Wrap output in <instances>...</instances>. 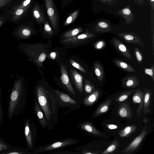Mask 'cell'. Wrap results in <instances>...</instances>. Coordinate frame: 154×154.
Masks as SVG:
<instances>
[{
	"label": "cell",
	"instance_id": "31",
	"mask_svg": "<svg viewBox=\"0 0 154 154\" xmlns=\"http://www.w3.org/2000/svg\"><path fill=\"white\" fill-rule=\"evenodd\" d=\"M136 90H133L124 92L118 95L116 98V101L118 103L123 102L127 99L132 93L135 92Z\"/></svg>",
	"mask_w": 154,
	"mask_h": 154
},
{
	"label": "cell",
	"instance_id": "24",
	"mask_svg": "<svg viewBox=\"0 0 154 154\" xmlns=\"http://www.w3.org/2000/svg\"><path fill=\"white\" fill-rule=\"evenodd\" d=\"M137 128V126L136 125H131L120 131L118 134L122 138L128 137L135 132Z\"/></svg>",
	"mask_w": 154,
	"mask_h": 154
},
{
	"label": "cell",
	"instance_id": "23",
	"mask_svg": "<svg viewBox=\"0 0 154 154\" xmlns=\"http://www.w3.org/2000/svg\"><path fill=\"white\" fill-rule=\"evenodd\" d=\"M100 94V91L95 90L89 94L83 101V104L86 106H91L97 100Z\"/></svg>",
	"mask_w": 154,
	"mask_h": 154
},
{
	"label": "cell",
	"instance_id": "27",
	"mask_svg": "<svg viewBox=\"0 0 154 154\" xmlns=\"http://www.w3.org/2000/svg\"><path fill=\"white\" fill-rule=\"evenodd\" d=\"M114 62L118 67L126 71L130 72H135V69L123 61L116 59L114 60Z\"/></svg>",
	"mask_w": 154,
	"mask_h": 154
},
{
	"label": "cell",
	"instance_id": "47",
	"mask_svg": "<svg viewBox=\"0 0 154 154\" xmlns=\"http://www.w3.org/2000/svg\"><path fill=\"white\" fill-rule=\"evenodd\" d=\"M106 126L108 128L110 129H114L118 128V126L114 124H107L106 125Z\"/></svg>",
	"mask_w": 154,
	"mask_h": 154
},
{
	"label": "cell",
	"instance_id": "10",
	"mask_svg": "<svg viewBox=\"0 0 154 154\" xmlns=\"http://www.w3.org/2000/svg\"><path fill=\"white\" fill-rule=\"evenodd\" d=\"M118 35L123 38L125 41L129 43L133 44L144 46L142 40L137 34L133 32H124L120 33Z\"/></svg>",
	"mask_w": 154,
	"mask_h": 154
},
{
	"label": "cell",
	"instance_id": "49",
	"mask_svg": "<svg viewBox=\"0 0 154 154\" xmlns=\"http://www.w3.org/2000/svg\"><path fill=\"white\" fill-rule=\"evenodd\" d=\"M57 53L55 52H51L50 54V58L52 59H55L56 58Z\"/></svg>",
	"mask_w": 154,
	"mask_h": 154
},
{
	"label": "cell",
	"instance_id": "8",
	"mask_svg": "<svg viewBox=\"0 0 154 154\" xmlns=\"http://www.w3.org/2000/svg\"><path fill=\"white\" fill-rule=\"evenodd\" d=\"M47 91L50 102L51 120L54 125L57 123L59 105L53 91L47 90Z\"/></svg>",
	"mask_w": 154,
	"mask_h": 154
},
{
	"label": "cell",
	"instance_id": "11",
	"mask_svg": "<svg viewBox=\"0 0 154 154\" xmlns=\"http://www.w3.org/2000/svg\"><path fill=\"white\" fill-rule=\"evenodd\" d=\"M61 75L60 79L66 89L71 94L74 96L76 94L69 80L68 73L64 65L60 64Z\"/></svg>",
	"mask_w": 154,
	"mask_h": 154
},
{
	"label": "cell",
	"instance_id": "38",
	"mask_svg": "<svg viewBox=\"0 0 154 154\" xmlns=\"http://www.w3.org/2000/svg\"><path fill=\"white\" fill-rule=\"evenodd\" d=\"M46 57V54L45 52L42 53L35 60V62L38 65H40L42 63L45 59Z\"/></svg>",
	"mask_w": 154,
	"mask_h": 154
},
{
	"label": "cell",
	"instance_id": "45",
	"mask_svg": "<svg viewBox=\"0 0 154 154\" xmlns=\"http://www.w3.org/2000/svg\"><path fill=\"white\" fill-rule=\"evenodd\" d=\"M1 88L0 85V122L1 120H2L3 116V112L2 109L1 104Z\"/></svg>",
	"mask_w": 154,
	"mask_h": 154
},
{
	"label": "cell",
	"instance_id": "39",
	"mask_svg": "<svg viewBox=\"0 0 154 154\" xmlns=\"http://www.w3.org/2000/svg\"><path fill=\"white\" fill-rule=\"evenodd\" d=\"M32 0H23L19 5L13 8V10L22 8L29 5Z\"/></svg>",
	"mask_w": 154,
	"mask_h": 154
},
{
	"label": "cell",
	"instance_id": "44",
	"mask_svg": "<svg viewBox=\"0 0 154 154\" xmlns=\"http://www.w3.org/2000/svg\"><path fill=\"white\" fill-rule=\"evenodd\" d=\"M12 1V0H0V8L6 6Z\"/></svg>",
	"mask_w": 154,
	"mask_h": 154
},
{
	"label": "cell",
	"instance_id": "41",
	"mask_svg": "<svg viewBox=\"0 0 154 154\" xmlns=\"http://www.w3.org/2000/svg\"><path fill=\"white\" fill-rule=\"evenodd\" d=\"M44 29L45 32L50 35H52L53 32L48 21H46L44 25Z\"/></svg>",
	"mask_w": 154,
	"mask_h": 154
},
{
	"label": "cell",
	"instance_id": "34",
	"mask_svg": "<svg viewBox=\"0 0 154 154\" xmlns=\"http://www.w3.org/2000/svg\"><path fill=\"white\" fill-rule=\"evenodd\" d=\"M96 89L94 85L88 80H85V90L86 95L89 94Z\"/></svg>",
	"mask_w": 154,
	"mask_h": 154
},
{
	"label": "cell",
	"instance_id": "26",
	"mask_svg": "<svg viewBox=\"0 0 154 154\" xmlns=\"http://www.w3.org/2000/svg\"><path fill=\"white\" fill-rule=\"evenodd\" d=\"M32 33V31L29 27L23 26L20 27L17 32V35L23 38H26L30 37Z\"/></svg>",
	"mask_w": 154,
	"mask_h": 154
},
{
	"label": "cell",
	"instance_id": "35",
	"mask_svg": "<svg viewBox=\"0 0 154 154\" xmlns=\"http://www.w3.org/2000/svg\"><path fill=\"white\" fill-rule=\"evenodd\" d=\"M3 154H32L34 153L31 152L28 150L20 149V150H13L8 152L1 153Z\"/></svg>",
	"mask_w": 154,
	"mask_h": 154
},
{
	"label": "cell",
	"instance_id": "14",
	"mask_svg": "<svg viewBox=\"0 0 154 154\" xmlns=\"http://www.w3.org/2000/svg\"><path fill=\"white\" fill-rule=\"evenodd\" d=\"M112 41L113 45L122 55L129 60H132L129 49L123 43L116 38H113Z\"/></svg>",
	"mask_w": 154,
	"mask_h": 154
},
{
	"label": "cell",
	"instance_id": "7",
	"mask_svg": "<svg viewBox=\"0 0 154 154\" xmlns=\"http://www.w3.org/2000/svg\"><path fill=\"white\" fill-rule=\"evenodd\" d=\"M147 125V123L139 135L122 151V153L125 154H130L137 149L148 132V130L146 129Z\"/></svg>",
	"mask_w": 154,
	"mask_h": 154
},
{
	"label": "cell",
	"instance_id": "46",
	"mask_svg": "<svg viewBox=\"0 0 154 154\" xmlns=\"http://www.w3.org/2000/svg\"><path fill=\"white\" fill-rule=\"evenodd\" d=\"M9 148V147L4 142L0 143V151L7 150Z\"/></svg>",
	"mask_w": 154,
	"mask_h": 154
},
{
	"label": "cell",
	"instance_id": "54",
	"mask_svg": "<svg viewBox=\"0 0 154 154\" xmlns=\"http://www.w3.org/2000/svg\"><path fill=\"white\" fill-rule=\"evenodd\" d=\"M3 142H4L3 141H2L0 140V143H3Z\"/></svg>",
	"mask_w": 154,
	"mask_h": 154
},
{
	"label": "cell",
	"instance_id": "33",
	"mask_svg": "<svg viewBox=\"0 0 154 154\" xmlns=\"http://www.w3.org/2000/svg\"><path fill=\"white\" fill-rule=\"evenodd\" d=\"M79 13V10H77L71 14L66 18L64 23V26H67L72 23L76 18Z\"/></svg>",
	"mask_w": 154,
	"mask_h": 154
},
{
	"label": "cell",
	"instance_id": "29",
	"mask_svg": "<svg viewBox=\"0 0 154 154\" xmlns=\"http://www.w3.org/2000/svg\"><path fill=\"white\" fill-rule=\"evenodd\" d=\"M119 141L115 140L101 153V154H112L116 151L119 145Z\"/></svg>",
	"mask_w": 154,
	"mask_h": 154
},
{
	"label": "cell",
	"instance_id": "28",
	"mask_svg": "<svg viewBox=\"0 0 154 154\" xmlns=\"http://www.w3.org/2000/svg\"><path fill=\"white\" fill-rule=\"evenodd\" d=\"M95 74L98 80L102 82L104 76V71L102 65L99 62H96L94 65Z\"/></svg>",
	"mask_w": 154,
	"mask_h": 154
},
{
	"label": "cell",
	"instance_id": "2",
	"mask_svg": "<svg viewBox=\"0 0 154 154\" xmlns=\"http://www.w3.org/2000/svg\"><path fill=\"white\" fill-rule=\"evenodd\" d=\"M35 97L40 106L47 122V128L52 129L54 125L51 119V111L50 100L47 90L42 85H38L35 89Z\"/></svg>",
	"mask_w": 154,
	"mask_h": 154
},
{
	"label": "cell",
	"instance_id": "43",
	"mask_svg": "<svg viewBox=\"0 0 154 154\" xmlns=\"http://www.w3.org/2000/svg\"><path fill=\"white\" fill-rule=\"evenodd\" d=\"M73 0H61V7L63 10L66 6L71 3Z\"/></svg>",
	"mask_w": 154,
	"mask_h": 154
},
{
	"label": "cell",
	"instance_id": "40",
	"mask_svg": "<svg viewBox=\"0 0 154 154\" xmlns=\"http://www.w3.org/2000/svg\"><path fill=\"white\" fill-rule=\"evenodd\" d=\"M134 53L137 62L140 64L143 59V56L140 50L137 48H135L134 49Z\"/></svg>",
	"mask_w": 154,
	"mask_h": 154
},
{
	"label": "cell",
	"instance_id": "6",
	"mask_svg": "<svg viewBox=\"0 0 154 154\" xmlns=\"http://www.w3.org/2000/svg\"><path fill=\"white\" fill-rule=\"evenodd\" d=\"M47 14L53 28L56 30L58 27V12L54 0H44Z\"/></svg>",
	"mask_w": 154,
	"mask_h": 154
},
{
	"label": "cell",
	"instance_id": "15",
	"mask_svg": "<svg viewBox=\"0 0 154 154\" xmlns=\"http://www.w3.org/2000/svg\"><path fill=\"white\" fill-rule=\"evenodd\" d=\"M70 72L77 89L80 93L82 94L83 93L82 76L75 69H71Z\"/></svg>",
	"mask_w": 154,
	"mask_h": 154
},
{
	"label": "cell",
	"instance_id": "22",
	"mask_svg": "<svg viewBox=\"0 0 154 154\" xmlns=\"http://www.w3.org/2000/svg\"><path fill=\"white\" fill-rule=\"evenodd\" d=\"M144 94L143 111L144 114L149 113L151 111V100L152 95V91L149 90Z\"/></svg>",
	"mask_w": 154,
	"mask_h": 154
},
{
	"label": "cell",
	"instance_id": "5",
	"mask_svg": "<svg viewBox=\"0 0 154 154\" xmlns=\"http://www.w3.org/2000/svg\"><path fill=\"white\" fill-rule=\"evenodd\" d=\"M58 102L59 106L62 108L68 107L72 111L78 109L81 103L72 98L68 94L58 90L53 91Z\"/></svg>",
	"mask_w": 154,
	"mask_h": 154
},
{
	"label": "cell",
	"instance_id": "16",
	"mask_svg": "<svg viewBox=\"0 0 154 154\" xmlns=\"http://www.w3.org/2000/svg\"><path fill=\"white\" fill-rule=\"evenodd\" d=\"M118 113L122 118L131 119L133 117V112L129 103L122 104L118 108Z\"/></svg>",
	"mask_w": 154,
	"mask_h": 154
},
{
	"label": "cell",
	"instance_id": "48",
	"mask_svg": "<svg viewBox=\"0 0 154 154\" xmlns=\"http://www.w3.org/2000/svg\"><path fill=\"white\" fill-rule=\"evenodd\" d=\"M54 153L55 154H77V152H71L69 151H61V152H55Z\"/></svg>",
	"mask_w": 154,
	"mask_h": 154
},
{
	"label": "cell",
	"instance_id": "30",
	"mask_svg": "<svg viewBox=\"0 0 154 154\" xmlns=\"http://www.w3.org/2000/svg\"><path fill=\"white\" fill-rule=\"evenodd\" d=\"M29 6V5L22 8L13 10V11L11 13L13 16L12 21H16L19 19L24 13L27 10Z\"/></svg>",
	"mask_w": 154,
	"mask_h": 154
},
{
	"label": "cell",
	"instance_id": "13",
	"mask_svg": "<svg viewBox=\"0 0 154 154\" xmlns=\"http://www.w3.org/2000/svg\"><path fill=\"white\" fill-rule=\"evenodd\" d=\"M144 94L139 89H137L132 97L133 103L134 104H139L138 106L136 111L137 117L140 116L143 111Z\"/></svg>",
	"mask_w": 154,
	"mask_h": 154
},
{
	"label": "cell",
	"instance_id": "42",
	"mask_svg": "<svg viewBox=\"0 0 154 154\" xmlns=\"http://www.w3.org/2000/svg\"><path fill=\"white\" fill-rule=\"evenodd\" d=\"M106 45L105 42L103 40H100L97 42L94 45V47L97 50H100L103 48Z\"/></svg>",
	"mask_w": 154,
	"mask_h": 154
},
{
	"label": "cell",
	"instance_id": "37",
	"mask_svg": "<svg viewBox=\"0 0 154 154\" xmlns=\"http://www.w3.org/2000/svg\"><path fill=\"white\" fill-rule=\"evenodd\" d=\"M144 72L145 74L150 76L153 81H154V66L152 64L151 68L149 69L145 68Z\"/></svg>",
	"mask_w": 154,
	"mask_h": 154
},
{
	"label": "cell",
	"instance_id": "50",
	"mask_svg": "<svg viewBox=\"0 0 154 154\" xmlns=\"http://www.w3.org/2000/svg\"><path fill=\"white\" fill-rule=\"evenodd\" d=\"M103 3L108 4V3H110L113 2V0H98Z\"/></svg>",
	"mask_w": 154,
	"mask_h": 154
},
{
	"label": "cell",
	"instance_id": "53",
	"mask_svg": "<svg viewBox=\"0 0 154 154\" xmlns=\"http://www.w3.org/2000/svg\"><path fill=\"white\" fill-rule=\"evenodd\" d=\"M143 0H138L139 2L141 3L143 1Z\"/></svg>",
	"mask_w": 154,
	"mask_h": 154
},
{
	"label": "cell",
	"instance_id": "51",
	"mask_svg": "<svg viewBox=\"0 0 154 154\" xmlns=\"http://www.w3.org/2000/svg\"><path fill=\"white\" fill-rule=\"evenodd\" d=\"M150 3L152 8L153 10H154V0H149Z\"/></svg>",
	"mask_w": 154,
	"mask_h": 154
},
{
	"label": "cell",
	"instance_id": "52",
	"mask_svg": "<svg viewBox=\"0 0 154 154\" xmlns=\"http://www.w3.org/2000/svg\"><path fill=\"white\" fill-rule=\"evenodd\" d=\"M4 19L0 18V27L2 25L4 22Z\"/></svg>",
	"mask_w": 154,
	"mask_h": 154
},
{
	"label": "cell",
	"instance_id": "9",
	"mask_svg": "<svg viewBox=\"0 0 154 154\" xmlns=\"http://www.w3.org/2000/svg\"><path fill=\"white\" fill-rule=\"evenodd\" d=\"M95 36V35L87 30L84 33L78 35L63 39L62 43L66 45H75L80 43Z\"/></svg>",
	"mask_w": 154,
	"mask_h": 154
},
{
	"label": "cell",
	"instance_id": "20",
	"mask_svg": "<svg viewBox=\"0 0 154 154\" xmlns=\"http://www.w3.org/2000/svg\"><path fill=\"white\" fill-rule=\"evenodd\" d=\"M79 126L81 129L91 134L99 136L103 135L102 133L95 128L90 122L81 123Z\"/></svg>",
	"mask_w": 154,
	"mask_h": 154
},
{
	"label": "cell",
	"instance_id": "12",
	"mask_svg": "<svg viewBox=\"0 0 154 154\" xmlns=\"http://www.w3.org/2000/svg\"><path fill=\"white\" fill-rule=\"evenodd\" d=\"M33 109L38 122L42 127L45 129L48 126L47 122L37 99L35 96Z\"/></svg>",
	"mask_w": 154,
	"mask_h": 154
},
{
	"label": "cell",
	"instance_id": "21",
	"mask_svg": "<svg viewBox=\"0 0 154 154\" xmlns=\"http://www.w3.org/2000/svg\"><path fill=\"white\" fill-rule=\"evenodd\" d=\"M112 100L111 99H108L100 104L94 112L92 118H94L97 117L106 112L109 109Z\"/></svg>",
	"mask_w": 154,
	"mask_h": 154
},
{
	"label": "cell",
	"instance_id": "19",
	"mask_svg": "<svg viewBox=\"0 0 154 154\" xmlns=\"http://www.w3.org/2000/svg\"><path fill=\"white\" fill-rule=\"evenodd\" d=\"M93 30L96 32L104 33L111 31L112 28L109 22L102 20L97 22Z\"/></svg>",
	"mask_w": 154,
	"mask_h": 154
},
{
	"label": "cell",
	"instance_id": "17",
	"mask_svg": "<svg viewBox=\"0 0 154 154\" xmlns=\"http://www.w3.org/2000/svg\"><path fill=\"white\" fill-rule=\"evenodd\" d=\"M118 13L125 20V24L127 25L131 24L134 20V15L129 6H127L120 10L118 11Z\"/></svg>",
	"mask_w": 154,
	"mask_h": 154
},
{
	"label": "cell",
	"instance_id": "18",
	"mask_svg": "<svg viewBox=\"0 0 154 154\" xmlns=\"http://www.w3.org/2000/svg\"><path fill=\"white\" fill-rule=\"evenodd\" d=\"M123 86L126 88H134L140 84V81L135 75H132L125 78L122 81Z\"/></svg>",
	"mask_w": 154,
	"mask_h": 154
},
{
	"label": "cell",
	"instance_id": "32",
	"mask_svg": "<svg viewBox=\"0 0 154 154\" xmlns=\"http://www.w3.org/2000/svg\"><path fill=\"white\" fill-rule=\"evenodd\" d=\"M82 31L81 28H77L71 30L64 33L63 35V38H67L72 37L77 35Z\"/></svg>",
	"mask_w": 154,
	"mask_h": 154
},
{
	"label": "cell",
	"instance_id": "25",
	"mask_svg": "<svg viewBox=\"0 0 154 154\" xmlns=\"http://www.w3.org/2000/svg\"><path fill=\"white\" fill-rule=\"evenodd\" d=\"M33 16L38 22L41 24L45 22V18L43 13L38 5H35L32 9Z\"/></svg>",
	"mask_w": 154,
	"mask_h": 154
},
{
	"label": "cell",
	"instance_id": "3",
	"mask_svg": "<svg viewBox=\"0 0 154 154\" xmlns=\"http://www.w3.org/2000/svg\"><path fill=\"white\" fill-rule=\"evenodd\" d=\"M79 140L70 138L52 142L49 143L39 146L34 150V154H37L54 150L78 143Z\"/></svg>",
	"mask_w": 154,
	"mask_h": 154
},
{
	"label": "cell",
	"instance_id": "4",
	"mask_svg": "<svg viewBox=\"0 0 154 154\" xmlns=\"http://www.w3.org/2000/svg\"><path fill=\"white\" fill-rule=\"evenodd\" d=\"M24 134L28 149L34 148L37 139V129L35 124L29 119L24 120Z\"/></svg>",
	"mask_w": 154,
	"mask_h": 154
},
{
	"label": "cell",
	"instance_id": "36",
	"mask_svg": "<svg viewBox=\"0 0 154 154\" xmlns=\"http://www.w3.org/2000/svg\"><path fill=\"white\" fill-rule=\"evenodd\" d=\"M69 62L70 64L73 67L79 69L83 72L87 73V72L85 69L75 61L73 60L70 59L69 60Z\"/></svg>",
	"mask_w": 154,
	"mask_h": 154
},
{
	"label": "cell",
	"instance_id": "1",
	"mask_svg": "<svg viewBox=\"0 0 154 154\" xmlns=\"http://www.w3.org/2000/svg\"><path fill=\"white\" fill-rule=\"evenodd\" d=\"M26 96L23 91L21 80L16 79L14 82L9 99L8 109V119L17 116L23 111L26 101Z\"/></svg>",
	"mask_w": 154,
	"mask_h": 154
}]
</instances>
